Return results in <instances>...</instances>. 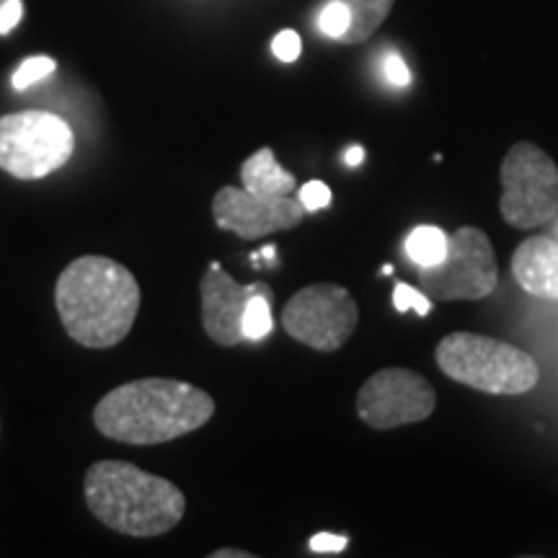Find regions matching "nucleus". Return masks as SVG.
Segmentation results:
<instances>
[{"instance_id":"obj_1","label":"nucleus","mask_w":558,"mask_h":558,"mask_svg":"<svg viewBox=\"0 0 558 558\" xmlns=\"http://www.w3.org/2000/svg\"><path fill=\"white\" fill-rule=\"evenodd\" d=\"M140 303L135 275L109 256L70 262L54 284V308L68 337L88 349H109L128 339Z\"/></svg>"},{"instance_id":"obj_2","label":"nucleus","mask_w":558,"mask_h":558,"mask_svg":"<svg viewBox=\"0 0 558 558\" xmlns=\"http://www.w3.org/2000/svg\"><path fill=\"white\" fill-rule=\"evenodd\" d=\"M215 399L184 380L143 378L109 390L94 409L104 437L122 445H163L205 427Z\"/></svg>"},{"instance_id":"obj_3","label":"nucleus","mask_w":558,"mask_h":558,"mask_svg":"<svg viewBox=\"0 0 558 558\" xmlns=\"http://www.w3.org/2000/svg\"><path fill=\"white\" fill-rule=\"evenodd\" d=\"M83 497L96 520L130 538H158L184 520V492L135 463L99 460L83 478Z\"/></svg>"},{"instance_id":"obj_4","label":"nucleus","mask_w":558,"mask_h":558,"mask_svg":"<svg viewBox=\"0 0 558 558\" xmlns=\"http://www.w3.org/2000/svg\"><path fill=\"white\" fill-rule=\"evenodd\" d=\"M437 365L450 380L492 396L530 393L541 380L538 362L522 349L481 333H448L437 344Z\"/></svg>"},{"instance_id":"obj_5","label":"nucleus","mask_w":558,"mask_h":558,"mask_svg":"<svg viewBox=\"0 0 558 558\" xmlns=\"http://www.w3.org/2000/svg\"><path fill=\"white\" fill-rule=\"evenodd\" d=\"M70 124L52 111H13L0 117V169L21 181L45 179L73 156Z\"/></svg>"},{"instance_id":"obj_6","label":"nucleus","mask_w":558,"mask_h":558,"mask_svg":"<svg viewBox=\"0 0 558 558\" xmlns=\"http://www.w3.org/2000/svg\"><path fill=\"white\" fill-rule=\"evenodd\" d=\"M501 218L518 230L546 226L558 213V166L533 143H514L501 160Z\"/></svg>"},{"instance_id":"obj_7","label":"nucleus","mask_w":558,"mask_h":558,"mask_svg":"<svg viewBox=\"0 0 558 558\" xmlns=\"http://www.w3.org/2000/svg\"><path fill=\"white\" fill-rule=\"evenodd\" d=\"M418 279L435 300H484L497 290L499 267L492 241L481 228L465 226L448 235L442 262L418 267Z\"/></svg>"},{"instance_id":"obj_8","label":"nucleus","mask_w":558,"mask_h":558,"mask_svg":"<svg viewBox=\"0 0 558 558\" xmlns=\"http://www.w3.org/2000/svg\"><path fill=\"white\" fill-rule=\"evenodd\" d=\"M357 324V300L333 282L308 284L295 292L282 311L284 331L316 352H337L352 339Z\"/></svg>"},{"instance_id":"obj_9","label":"nucleus","mask_w":558,"mask_h":558,"mask_svg":"<svg viewBox=\"0 0 558 558\" xmlns=\"http://www.w3.org/2000/svg\"><path fill=\"white\" fill-rule=\"evenodd\" d=\"M437 396L422 373L386 367L369 375L357 393V414L369 429H396L435 414Z\"/></svg>"},{"instance_id":"obj_10","label":"nucleus","mask_w":558,"mask_h":558,"mask_svg":"<svg viewBox=\"0 0 558 558\" xmlns=\"http://www.w3.org/2000/svg\"><path fill=\"white\" fill-rule=\"evenodd\" d=\"M305 207L298 197H262L239 186H222L213 199V218L220 230L241 239H264L279 230L298 228L305 220Z\"/></svg>"},{"instance_id":"obj_11","label":"nucleus","mask_w":558,"mask_h":558,"mask_svg":"<svg viewBox=\"0 0 558 558\" xmlns=\"http://www.w3.org/2000/svg\"><path fill=\"white\" fill-rule=\"evenodd\" d=\"M199 290L202 324H205L207 337L220 347H235L246 341L243 318H246L248 300L254 295H271V288L264 282L239 284L218 262L209 264L199 282Z\"/></svg>"},{"instance_id":"obj_12","label":"nucleus","mask_w":558,"mask_h":558,"mask_svg":"<svg viewBox=\"0 0 558 558\" xmlns=\"http://www.w3.org/2000/svg\"><path fill=\"white\" fill-rule=\"evenodd\" d=\"M512 275L533 298L558 300V243L548 235L522 241L512 256Z\"/></svg>"},{"instance_id":"obj_13","label":"nucleus","mask_w":558,"mask_h":558,"mask_svg":"<svg viewBox=\"0 0 558 558\" xmlns=\"http://www.w3.org/2000/svg\"><path fill=\"white\" fill-rule=\"evenodd\" d=\"M243 190L262 197H288L295 192V177L277 163L275 150L259 148L241 166Z\"/></svg>"},{"instance_id":"obj_14","label":"nucleus","mask_w":558,"mask_h":558,"mask_svg":"<svg viewBox=\"0 0 558 558\" xmlns=\"http://www.w3.org/2000/svg\"><path fill=\"white\" fill-rule=\"evenodd\" d=\"M349 13V29L339 41L344 45H362L378 32V26L388 19L393 0H339Z\"/></svg>"},{"instance_id":"obj_15","label":"nucleus","mask_w":558,"mask_h":558,"mask_svg":"<svg viewBox=\"0 0 558 558\" xmlns=\"http://www.w3.org/2000/svg\"><path fill=\"white\" fill-rule=\"evenodd\" d=\"M445 251H448V235L435 226H422L411 230L407 239V254L416 267H432V264L442 262Z\"/></svg>"},{"instance_id":"obj_16","label":"nucleus","mask_w":558,"mask_h":558,"mask_svg":"<svg viewBox=\"0 0 558 558\" xmlns=\"http://www.w3.org/2000/svg\"><path fill=\"white\" fill-rule=\"evenodd\" d=\"M271 295H254L248 300L246 318H243V333L248 341H259L271 331Z\"/></svg>"},{"instance_id":"obj_17","label":"nucleus","mask_w":558,"mask_h":558,"mask_svg":"<svg viewBox=\"0 0 558 558\" xmlns=\"http://www.w3.org/2000/svg\"><path fill=\"white\" fill-rule=\"evenodd\" d=\"M54 68H58V62H54L52 58H45V54L24 60L19 65L16 73H13V86H16L19 90L29 88L32 83H39L41 78H47V75H52Z\"/></svg>"},{"instance_id":"obj_18","label":"nucleus","mask_w":558,"mask_h":558,"mask_svg":"<svg viewBox=\"0 0 558 558\" xmlns=\"http://www.w3.org/2000/svg\"><path fill=\"white\" fill-rule=\"evenodd\" d=\"M318 29L331 39H341L349 29V13L339 0H329L318 13Z\"/></svg>"},{"instance_id":"obj_19","label":"nucleus","mask_w":558,"mask_h":558,"mask_svg":"<svg viewBox=\"0 0 558 558\" xmlns=\"http://www.w3.org/2000/svg\"><path fill=\"white\" fill-rule=\"evenodd\" d=\"M393 305H396V311H399V313H407V311L414 308L418 316H427V313L432 311V300L424 298L418 290L409 288V284H396Z\"/></svg>"},{"instance_id":"obj_20","label":"nucleus","mask_w":558,"mask_h":558,"mask_svg":"<svg viewBox=\"0 0 558 558\" xmlns=\"http://www.w3.org/2000/svg\"><path fill=\"white\" fill-rule=\"evenodd\" d=\"M300 205L305 207V213H318V209L331 205V190L324 181H308L298 194Z\"/></svg>"},{"instance_id":"obj_21","label":"nucleus","mask_w":558,"mask_h":558,"mask_svg":"<svg viewBox=\"0 0 558 558\" xmlns=\"http://www.w3.org/2000/svg\"><path fill=\"white\" fill-rule=\"evenodd\" d=\"M383 75H386V81L396 88H407L411 83V73L399 52H388L386 58H383Z\"/></svg>"},{"instance_id":"obj_22","label":"nucleus","mask_w":558,"mask_h":558,"mask_svg":"<svg viewBox=\"0 0 558 558\" xmlns=\"http://www.w3.org/2000/svg\"><path fill=\"white\" fill-rule=\"evenodd\" d=\"M300 50H303V45H300V37L292 29L279 32L275 41H271V52L282 62H295L300 58Z\"/></svg>"},{"instance_id":"obj_23","label":"nucleus","mask_w":558,"mask_h":558,"mask_svg":"<svg viewBox=\"0 0 558 558\" xmlns=\"http://www.w3.org/2000/svg\"><path fill=\"white\" fill-rule=\"evenodd\" d=\"M313 554H341L347 548L344 535H331V533H318L311 538Z\"/></svg>"},{"instance_id":"obj_24","label":"nucleus","mask_w":558,"mask_h":558,"mask_svg":"<svg viewBox=\"0 0 558 558\" xmlns=\"http://www.w3.org/2000/svg\"><path fill=\"white\" fill-rule=\"evenodd\" d=\"M24 16V3L21 0H5L0 3V34H9Z\"/></svg>"},{"instance_id":"obj_25","label":"nucleus","mask_w":558,"mask_h":558,"mask_svg":"<svg viewBox=\"0 0 558 558\" xmlns=\"http://www.w3.org/2000/svg\"><path fill=\"white\" fill-rule=\"evenodd\" d=\"M209 558H251V554H248V550L222 548V550H215V554H209Z\"/></svg>"},{"instance_id":"obj_26","label":"nucleus","mask_w":558,"mask_h":558,"mask_svg":"<svg viewBox=\"0 0 558 558\" xmlns=\"http://www.w3.org/2000/svg\"><path fill=\"white\" fill-rule=\"evenodd\" d=\"M362 158H365V150H362V148H349L347 150V163L349 166H360Z\"/></svg>"}]
</instances>
